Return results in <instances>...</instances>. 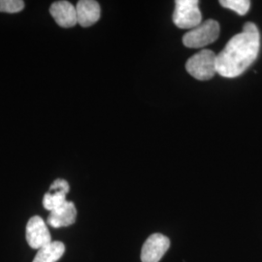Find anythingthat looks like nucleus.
Segmentation results:
<instances>
[{"instance_id": "nucleus-1", "label": "nucleus", "mask_w": 262, "mask_h": 262, "mask_svg": "<svg viewBox=\"0 0 262 262\" xmlns=\"http://www.w3.org/2000/svg\"><path fill=\"white\" fill-rule=\"evenodd\" d=\"M260 35L253 23H246L243 31L234 35L216 55V72L225 78L242 75L257 58Z\"/></svg>"}, {"instance_id": "nucleus-2", "label": "nucleus", "mask_w": 262, "mask_h": 262, "mask_svg": "<svg viewBox=\"0 0 262 262\" xmlns=\"http://www.w3.org/2000/svg\"><path fill=\"white\" fill-rule=\"evenodd\" d=\"M187 72L199 81L211 80L216 72V55L211 50H202L188 58Z\"/></svg>"}, {"instance_id": "nucleus-3", "label": "nucleus", "mask_w": 262, "mask_h": 262, "mask_svg": "<svg viewBox=\"0 0 262 262\" xmlns=\"http://www.w3.org/2000/svg\"><path fill=\"white\" fill-rule=\"evenodd\" d=\"M220 35V25L215 19H207L198 27L190 29L183 37L187 48L199 49L214 43Z\"/></svg>"}, {"instance_id": "nucleus-4", "label": "nucleus", "mask_w": 262, "mask_h": 262, "mask_svg": "<svg viewBox=\"0 0 262 262\" xmlns=\"http://www.w3.org/2000/svg\"><path fill=\"white\" fill-rule=\"evenodd\" d=\"M197 0H177L173 13V21L182 29H192L202 23V15Z\"/></svg>"}, {"instance_id": "nucleus-5", "label": "nucleus", "mask_w": 262, "mask_h": 262, "mask_svg": "<svg viewBox=\"0 0 262 262\" xmlns=\"http://www.w3.org/2000/svg\"><path fill=\"white\" fill-rule=\"evenodd\" d=\"M26 237L28 245L35 250H40L52 242L51 233L46 223L39 215H34L29 219L27 225Z\"/></svg>"}, {"instance_id": "nucleus-6", "label": "nucleus", "mask_w": 262, "mask_h": 262, "mask_svg": "<svg viewBox=\"0 0 262 262\" xmlns=\"http://www.w3.org/2000/svg\"><path fill=\"white\" fill-rule=\"evenodd\" d=\"M170 240L166 236L155 233L150 235L143 245L141 251L142 262H159L168 251Z\"/></svg>"}, {"instance_id": "nucleus-7", "label": "nucleus", "mask_w": 262, "mask_h": 262, "mask_svg": "<svg viewBox=\"0 0 262 262\" xmlns=\"http://www.w3.org/2000/svg\"><path fill=\"white\" fill-rule=\"evenodd\" d=\"M50 13L61 28H73L78 24L76 6L68 1H56L51 5Z\"/></svg>"}, {"instance_id": "nucleus-8", "label": "nucleus", "mask_w": 262, "mask_h": 262, "mask_svg": "<svg viewBox=\"0 0 262 262\" xmlns=\"http://www.w3.org/2000/svg\"><path fill=\"white\" fill-rule=\"evenodd\" d=\"M78 24L83 28L92 27L101 16L100 5L94 0H81L76 5Z\"/></svg>"}, {"instance_id": "nucleus-9", "label": "nucleus", "mask_w": 262, "mask_h": 262, "mask_svg": "<svg viewBox=\"0 0 262 262\" xmlns=\"http://www.w3.org/2000/svg\"><path fill=\"white\" fill-rule=\"evenodd\" d=\"M77 217L75 204L71 201H66L63 205L52 211L48 216V224L54 228H60L72 225Z\"/></svg>"}, {"instance_id": "nucleus-10", "label": "nucleus", "mask_w": 262, "mask_h": 262, "mask_svg": "<svg viewBox=\"0 0 262 262\" xmlns=\"http://www.w3.org/2000/svg\"><path fill=\"white\" fill-rule=\"evenodd\" d=\"M66 252L64 244L58 241H52L47 246L38 250L33 262H56L62 257Z\"/></svg>"}, {"instance_id": "nucleus-11", "label": "nucleus", "mask_w": 262, "mask_h": 262, "mask_svg": "<svg viewBox=\"0 0 262 262\" xmlns=\"http://www.w3.org/2000/svg\"><path fill=\"white\" fill-rule=\"evenodd\" d=\"M66 195H67V193L64 191L49 189V191L47 193H45L44 198H43V206L48 211L52 212L66 203L67 201Z\"/></svg>"}, {"instance_id": "nucleus-12", "label": "nucleus", "mask_w": 262, "mask_h": 262, "mask_svg": "<svg viewBox=\"0 0 262 262\" xmlns=\"http://www.w3.org/2000/svg\"><path fill=\"white\" fill-rule=\"evenodd\" d=\"M220 4L225 8L234 11L240 16L246 15L251 7L249 0H221Z\"/></svg>"}, {"instance_id": "nucleus-13", "label": "nucleus", "mask_w": 262, "mask_h": 262, "mask_svg": "<svg viewBox=\"0 0 262 262\" xmlns=\"http://www.w3.org/2000/svg\"><path fill=\"white\" fill-rule=\"evenodd\" d=\"M25 8V2L21 0H0V12L15 14Z\"/></svg>"}, {"instance_id": "nucleus-14", "label": "nucleus", "mask_w": 262, "mask_h": 262, "mask_svg": "<svg viewBox=\"0 0 262 262\" xmlns=\"http://www.w3.org/2000/svg\"><path fill=\"white\" fill-rule=\"evenodd\" d=\"M50 190H61V191H64L66 193H68L70 190V187H69L68 182L66 180L57 179L51 185Z\"/></svg>"}]
</instances>
